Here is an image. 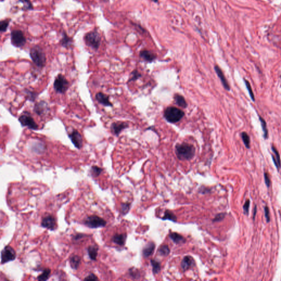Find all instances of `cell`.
I'll return each mask as SVG.
<instances>
[{"label": "cell", "mask_w": 281, "mask_h": 281, "mask_svg": "<svg viewBox=\"0 0 281 281\" xmlns=\"http://www.w3.org/2000/svg\"><path fill=\"white\" fill-rule=\"evenodd\" d=\"M49 111V107L47 102L45 101H41L37 102L34 105V112L37 115L39 116H43L46 114Z\"/></svg>", "instance_id": "obj_11"}, {"label": "cell", "mask_w": 281, "mask_h": 281, "mask_svg": "<svg viewBox=\"0 0 281 281\" xmlns=\"http://www.w3.org/2000/svg\"><path fill=\"white\" fill-rule=\"evenodd\" d=\"M98 247L97 245H90L87 249L89 256L92 260L95 261L97 257Z\"/></svg>", "instance_id": "obj_20"}, {"label": "cell", "mask_w": 281, "mask_h": 281, "mask_svg": "<svg viewBox=\"0 0 281 281\" xmlns=\"http://www.w3.org/2000/svg\"><path fill=\"white\" fill-rule=\"evenodd\" d=\"M84 224L91 228H97L105 226L107 222L101 217L92 215L87 217L84 220Z\"/></svg>", "instance_id": "obj_7"}, {"label": "cell", "mask_w": 281, "mask_h": 281, "mask_svg": "<svg viewBox=\"0 0 281 281\" xmlns=\"http://www.w3.org/2000/svg\"><path fill=\"white\" fill-rule=\"evenodd\" d=\"M174 100L176 104L180 107L186 108L187 107V104L184 98L179 94H176L174 96Z\"/></svg>", "instance_id": "obj_23"}, {"label": "cell", "mask_w": 281, "mask_h": 281, "mask_svg": "<svg viewBox=\"0 0 281 281\" xmlns=\"http://www.w3.org/2000/svg\"><path fill=\"white\" fill-rule=\"evenodd\" d=\"M155 249V244L153 242L148 243L143 249V254L145 258L151 256Z\"/></svg>", "instance_id": "obj_19"}, {"label": "cell", "mask_w": 281, "mask_h": 281, "mask_svg": "<svg viewBox=\"0 0 281 281\" xmlns=\"http://www.w3.org/2000/svg\"><path fill=\"white\" fill-rule=\"evenodd\" d=\"M244 83H245V86L247 87V90H248V91L249 94V95H250V97L252 100L253 102H255V96H254V94L253 93L252 88L250 83L249 82L248 80H247L245 79H244Z\"/></svg>", "instance_id": "obj_31"}, {"label": "cell", "mask_w": 281, "mask_h": 281, "mask_svg": "<svg viewBox=\"0 0 281 281\" xmlns=\"http://www.w3.org/2000/svg\"><path fill=\"white\" fill-rule=\"evenodd\" d=\"M259 119L260 122L261 124V126L262 128V130L263 132V137L265 140H267L269 137V131L267 127V124L265 119H263V117L261 116H259Z\"/></svg>", "instance_id": "obj_26"}, {"label": "cell", "mask_w": 281, "mask_h": 281, "mask_svg": "<svg viewBox=\"0 0 281 281\" xmlns=\"http://www.w3.org/2000/svg\"><path fill=\"white\" fill-rule=\"evenodd\" d=\"M129 127V125L125 122H115L110 126V130L113 135L118 136L123 130Z\"/></svg>", "instance_id": "obj_13"}, {"label": "cell", "mask_w": 281, "mask_h": 281, "mask_svg": "<svg viewBox=\"0 0 281 281\" xmlns=\"http://www.w3.org/2000/svg\"><path fill=\"white\" fill-rule=\"evenodd\" d=\"M69 86V82L64 76L61 74H58L56 76L53 83V88L57 93L65 94L68 90Z\"/></svg>", "instance_id": "obj_5"}, {"label": "cell", "mask_w": 281, "mask_h": 281, "mask_svg": "<svg viewBox=\"0 0 281 281\" xmlns=\"http://www.w3.org/2000/svg\"><path fill=\"white\" fill-rule=\"evenodd\" d=\"M151 1H153V2H157L158 1V0H151Z\"/></svg>", "instance_id": "obj_47"}, {"label": "cell", "mask_w": 281, "mask_h": 281, "mask_svg": "<svg viewBox=\"0 0 281 281\" xmlns=\"http://www.w3.org/2000/svg\"><path fill=\"white\" fill-rule=\"evenodd\" d=\"M19 1L20 2L23 4V10H33V4L30 0H19Z\"/></svg>", "instance_id": "obj_34"}, {"label": "cell", "mask_w": 281, "mask_h": 281, "mask_svg": "<svg viewBox=\"0 0 281 281\" xmlns=\"http://www.w3.org/2000/svg\"><path fill=\"white\" fill-rule=\"evenodd\" d=\"M249 206H250V201H249V199H248V200L245 202V204H244V205L243 206V209H244V213H245V214H248Z\"/></svg>", "instance_id": "obj_41"}, {"label": "cell", "mask_w": 281, "mask_h": 281, "mask_svg": "<svg viewBox=\"0 0 281 281\" xmlns=\"http://www.w3.org/2000/svg\"><path fill=\"white\" fill-rule=\"evenodd\" d=\"M50 269H46L43 271L42 273L37 277V280L39 281H46L50 277Z\"/></svg>", "instance_id": "obj_28"}, {"label": "cell", "mask_w": 281, "mask_h": 281, "mask_svg": "<svg viewBox=\"0 0 281 281\" xmlns=\"http://www.w3.org/2000/svg\"><path fill=\"white\" fill-rule=\"evenodd\" d=\"M225 214L220 213V214H219L216 215V217H215V219L213 220V221L214 222H219V221L223 220V219L225 218Z\"/></svg>", "instance_id": "obj_39"}, {"label": "cell", "mask_w": 281, "mask_h": 281, "mask_svg": "<svg viewBox=\"0 0 281 281\" xmlns=\"http://www.w3.org/2000/svg\"><path fill=\"white\" fill-rule=\"evenodd\" d=\"M95 98L96 101L101 104L104 105L105 107H112L113 104L109 101V96L105 94L100 92L96 94L95 96Z\"/></svg>", "instance_id": "obj_14"}, {"label": "cell", "mask_w": 281, "mask_h": 281, "mask_svg": "<svg viewBox=\"0 0 281 281\" xmlns=\"http://www.w3.org/2000/svg\"><path fill=\"white\" fill-rule=\"evenodd\" d=\"M26 100H29L30 101H31V102H34L35 100H36V97H37L38 94H37L34 92V91H31L28 90H26Z\"/></svg>", "instance_id": "obj_29"}, {"label": "cell", "mask_w": 281, "mask_h": 281, "mask_svg": "<svg viewBox=\"0 0 281 281\" xmlns=\"http://www.w3.org/2000/svg\"><path fill=\"white\" fill-rule=\"evenodd\" d=\"M129 209H130L129 204H126V203L121 204V212L123 214H126V213H128Z\"/></svg>", "instance_id": "obj_38"}, {"label": "cell", "mask_w": 281, "mask_h": 281, "mask_svg": "<svg viewBox=\"0 0 281 281\" xmlns=\"http://www.w3.org/2000/svg\"><path fill=\"white\" fill-rule=\"evenodd\" d=\"M81 263V258L78 255H73L70 258V265L72 269L77 270Z\"/></svg>", "instance_id": "obj_22"}, {"label": "cell", "mask_w": 281, "mask_h": 281, "mask_svg": "<svg viewBox=\"0 0 281 281\" xmlns=\"http://www.w3.org/2000/svg\"><path fill=\"white\" fill-rule=\"evenodd\" d=\"M241 136L245 147L247 149L250 148V139L248 134L245 132H242L241 133Z\"/></svg>", "instance_id": "obj_27"}, {"label": "cell", "mask_w": 281, "mask_h": 281, "mask_svg": "<svg viewBox=\"0 0 281 281\" xmlns=\"http://www.w3.org/2000/svg\"><path fill=\"white\" fill-rule=\"evenodd\" d=\"M101 1H103V2H107L109 1V0H101Z\"/></svg>", "instance_id": "obj_46"}, {"label": "cell", "mask_w": 281, "mask_h": 281, "mask_svg": "<svg viewBox=\"0 0 281 281\" xmlns=\"http://www.w3.org/2000/svg\"><path fill=\"white\" fill-rule=\"evenodd\" d=\"M16 258V253L14 249L10 245L6 246L1 252V263H7L13 261Z\"/></svg>", "instance_id": "obj_9"}, {"label": "cell", "mask_w": 281, "mask_h": 281, "mask_svg": "<svg viewBox=\"0 0 281 281\" xmlns=\"http://www.w3.org/2000/svg\"><path fill=\"white\" fill-rule=\"evenodd\" d=\"M141 58L143 59L144 61L148 62H151L153 61L155 58L156 56L154 53L149 50H144L141 51L140 53Z\"/></svg>", "instance_id": "obj_18"}, {"label": "cell", "mask_w": 281, "mask_h": 281, "mask_svg": "<svg viewBox=\"0 0 281 281\" xmlns=\"http://www.w3.org/2000/svg\"><path fill=\"white\" fill-rule=\"evenodd\" d=\"M140 76H141V75H140V72H138L137 70H133V72H131L130 79L129 80V82H131L132 81H135V80L138 79V78H140Z\"/></svg>", "instance_id": "obj_36"}, {"label": "cell", "mask_w": 281, "mask_h": 281, "mask_svg": "<svg viewBox=\"0 0 281 281\" xmlns=\"http://www.w3.org/2000/svg\"><path fill=\"white\" fill-rule=\"evenodd\" d=\"M264 179H265V181L266 184L267 186L269 187L270 185V177L268 173H264Z\"/></svg>", "instance_id": "obj_43"}, {"label": "cell", "mask_w": 281, "mask_h": 281, "mask_svg": "<svg viewBox=\"0 0 281 281\" xmlns=\"http://www.w3.org/2000/svg\"><path fill=\"white\" fill-rule=\"evenodd\" d=\"M30 56L34 63L40 68L45 67L46 63V57L43 50L36 45L32 47L30 50Z\"/></svg>", "instance_id": "obj_2"}, {"label": "cell", "mask_w": 281, "mask_h": 281, "mask_svg": "<svg viewBox=\"0 0 281 281\" xmlns=\"http://www.w3.org/2000/svg\"><path fill=\"white\" fill-rule=\"evenodd\" d=\"M175 151L177 157L181 160H191L194 157L195 153L194 146L187 143L177 144Z\"/></svg>", "instance_id": "obj_1"}, {"label": "cell", "mask_w": 281, "mask_h": 281, "mask_svg": "<svg viewBox=\"0 0 281 281\" xmlns=\"http://www.w3.org/2000/svg\"><path fill=\"white\" fill-rule=\"evenodd\" d=\"M26 42V38L21 30H15L11 33V42L16 47H22Z\"/></svg>", "instance_id": "obj_8"}, {"label": "cell", "mask_w": 281, "mask_h": 281, "mask_svg": "<svg viewBox=\"0 0 281 281\" xmlns=\"http://www.w3.org/2000/svg\"><path fill=\"white\" fill-rule=\"evenodd\" d=\"M84 40L87 46L94 50H97L100 46L101 36L97 31H92L87 33L85 36Z\"/></svg>", "instance_id": "obj_4"}, {"label": "cell", "mask_w": 281, "mask_h": 281, "mask_svg": "<svg viewBox=\"0 0 281 281\" xmlns=\"http://www.w3.org/2000/svg\"><path fill=\"white\" fill-rule=\"evenodd\" d=\"M264 210H265V217H266V219L267 222H269L270 221V220L269 209L268 208V207L265 206V208H264Z\"/></svg>", "instance_id": "obj_42"}, {"label": "cell", "mask_w": 281, "mask_h": 281, "mask_svg": "<svg viewBox=\"0 0 281 281\" xmlns=\"http://www.w3.org/2000/svg\"><path fill=\"white\" fill-rule=\"evenodd\" d=\"M162 219L163 220H171L173 221H176L177 217L175 216L173 213L170 211L169 210H166L164 214V216L162 217Z\"/></svg>", "instance_id": "obj_30"}, {"label": "cell", "mask_w": 281, "mask_h": 281, "mask_svg": "<svg viewBox=\"0 0 281 281\" xmlns=\"http://www.w3.org/2000/svg\"><path fill=\"white\" fill-rule=\"evenodd\" d=\"M184 116V113L181 109L173 107L166 108L164 113L165 119L170 123H176L180 121Z\"/></svg>", "instance_id": "obj_3"}, {"label": "cell", "mask_w": 281, "mask_h": 281, "mask_svg": "<svg viewBox=\"0 0 281 281\" xmlns=\"http://www.w3.org/2000/svg\"><path fill=\"white\" fill-rule=\"evenodd\" d=\"M215 70L216 72V74L219 76V79L221 80V82L222 83L223 87L225 89V90L227 91L230 90V86L229 85V83L227 82V80L225 76L223 74V72L222 70L220 69V67L218 65H215Z\"/></svg>", "instance_id": "obj_15"}, {"label": "cell", "mask_w": 281, "mask_h": 281, "mask_svg": "<svg viewBox=\"0 0 281 281\" xmlns=\"http://www.w3.org/2000/svg\"><path fill=\"white\" fill-rule=\"evenodd\" d=\"M61 45L63 47L68 48L70 47L72 44V40L69 37L67 33L63 32L62 34V39H61Z\"/></svg>", "instance_id": "obj_25"}, {"label": "cell", "mask_w": 281, "mask_h": 281, "mask_svg": "<svg viewBox=\"0 0 281 281\" xmlns=\"http://www.w3.org/2000/svg\"><path fill=\"white\" fill-rule=\"evenodd\" d=\"M169 237L170 238L172 239V241L176 244L184 243L186 241L185 238H184L182 236L177 233L176 232H172L170 233Z\"/></svg>", "instance_id": "obj_24"}, {"label": "cell", "mask_w": 281, "mask_h": 281, "mask_svg": "<svg viewBox=\"0 0 281 281\" xmlns=\"http://www.w3.org/2000/svg\"><path fill=\"white\" fill-rule=\"evenodd\" d=\"M272 151L274 152V155H272V158L274 162V165L276 166V168L278 170H279L281 167V158H280V155L279 154V152L278 151L277 148H275V147L274 146H272L271 147Z\"/></svg>", "instance_id": "obj_17"}, {"label": "cell", "mask_w": 281, "mask_h": 281, "mask_svg": "<svg viewBox=\"0 0 281 281\" xmlns=\"http://www.w3.org/2000/svg\"><path fill=\"white\" fill-rule=\"evenodd\" d=\"M254 211H254V217H255V214H256V207L255 208V210H254Z\"/></svg>", "instance_id": "obj_45"}, {"label": "cell", "mask_w": 281, "mask_h": 281, "mask_svg": "<svg viewBox=\"0 0 281 281\" xmlns=\"http://www.w3.org/2000/svg\"><path fill=\"white\" fill-rule=\"evenodd\" d=\"M18 120L23 127H27L30 130H37L39 129L38 125L35 121L33 116L29 112H23L18 118Z\"/></svg>", "instance_id": "obj_6"}, {"label": "cell", "mask_w": 281, "mask_h": 281, "mask_svg": "<svg viewBox=\"0 0 281 281\" xmlns=\"http://www.w3.org/2000/svg\"><path fill=\"white\" fill-rule=\"evenodd\" d=\"M68 136L76 148L80 149L83 147V137L78 130H73L71 133L69 134Z\"/></svg>", "instance_id": "obj_10"}, {"label": "cell", "mask_w": 281, "mask_h": 281, "mask_svg": "<svg viewBox=\"0 0 281 281\" xmlns=\"http://www.w3.org/2000/svg\"><path fill=\"white\" fill-rule=\"evenodd\" d=\"M195 265V260L190 256H184L181 262V267L184 271L188 270Z\"/></svg>", "instance_id": "obj_16"}, {"label": "cell", "mask_w": 281, "mask_h": 281, "mask_svg": "<svg viewBox=\"0 0 281 281\" xmlns=\"http://www.w3.org/2000/svg\"><path fill=\"white\" fill-rule=\"evenodd\" d=\"M126 239V234H116L113 237L112 241L118 245H123L125 243Z\"/></svg>", "instance_id": "obj_21"}, {"label": "cell", "mask_w": 281, "mask_h": 281, "mask_svg": "<svg viewBox=\"0 0 281 281\" xmlns=\"http://www.w3.org/2000/svg\"><path fill=\"white\" fill-rule=\"evenodd\" d=\"M10 24L9 20H5L0 22V30L1 32H4L7 29L8 26Z\"/></svg>", "instance_id": "obj_37"}, {"label": "cell", "mask_w": 281, "mask_h": 281, "mask_svg": "<svg viewBox=\"0 0 281 281\" xmlns=\"http://www.w3.org/2000/svg\"><path fill=\"white\" fill-rule=\"evenodd\" d=\"M158 252L162 256H168L170 253L169 248L167 245H162L159 249Z\"/></svg>", "instance_id": "obj_32"}, {"label": "cell", "mask_w": 281, "mask_h": 281, "mask_svg": "<svg viewBox=\"0 0 281 281\" xmlns=\"http://www.w3.org/2000/svg\"><path fill=\"white\" fill-rule=\"evenodd\" d=\"M41 226L50 230H54L56 227V221L54 216L49 215L44 217L41 222Z\"/></svg>", "instance_id": "obj_12"}, {"label": "cell", "mask_w": 281, "mask_h": 281, "mask_svg": "<svg viewBox=\"0 0 281 281\" xmlns=\"http://www.w3.org/2000/svg\"><path fill=\"white\" fill-rule=\"evenodd\" d=\"M102 171L103 169L97 166H92L91 169V173L95 177L98 176Z\"/></svg>", "instance_id": "obj_35"}, {"label": "cell", "mask_w": 281, "mask_h": 281, "mask_svg": "<svg viewBox=\"0 0 281 281\" xmlns=\"http://www.w3.org/2000/svg\"><path fill=\"white\" fill-rule=\"evenodd\" d=\"M151 264L153 267V272L155 274H158L160 271V264L156 260H151Z\"/></svg>", "instance_id": "obj_33"}, {"label": "cell", "mask_w": 281, "mask_h": 281, "mask_svg": "<svg viewBox=\"0 0 281 281\" xmlns=\"http://www.w3.org/2000/svg\"><path fill=\"white\" fill-rule=\"evenodd\" d=\"M84 280H94V281H97L98 280V278L94 274H91L87 276L84 279Z\"/></svg>", "instance_id": "obj_40"}, {"label": "cell", "mask_w": 281, "mask_h": 281, "mask_svg": "<svg viewBox=\"0 0 281 281\" xmlns=\"http://www.w3.org/2000/svg\"><path fill=\"white\" fill-rule=\"evenodd\" d=\"M83 236H84V235L83 234H78L74 237V239H75V240H79L80 239L83 238Z\"/></svg>", "instance_id": "obj_44"}]
</instances>
